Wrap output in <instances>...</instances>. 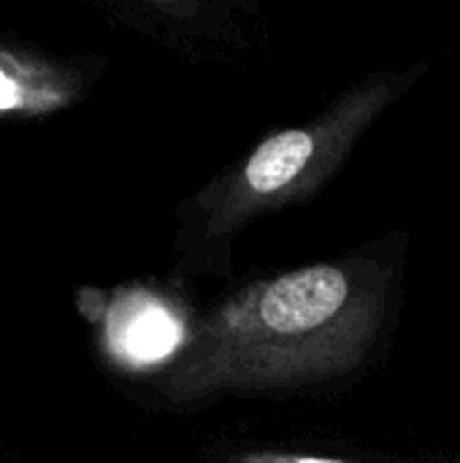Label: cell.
Here are the masks:
<instances>
[{"label": "cell", "mask_w": 460, "mask_h": 463, "mask_svg": "<svg viewBox=\"0 0 460 463\" xmlns=\"http://www.w3.org/2000/svg\"><path fill=\"white\" fill-rule=\"evenodd\" d=\"M388 277L361 260L312 263L244 285L198 323L165 393L174 402L290 393L358 372L385 323Z\"/></svg>", "instance_id": "1"}, {"label": "cell", "mask_w": 460, "mask_h": 463, "mask_svg": "<svg viewBox=\"0 0 460 463\" xmlns=\"http://www.w3.org/2000/svg\"><path fill=\"white\" fill-rule=\"evenodd\" d=\"M423 65L380 71L344 90L312 122L266 136L244 160L195 198V244L209 271H228L230 241L252 220L317 195L347 163L363 133L418 81Z\"/></svg>", "instance_id": "2"}, {"label": "cell", "mask_w": 460, "mask_h": 463, "mask_svg": "<svg viewBox=\"0 0 460 463\" xmlns=\"http://www.w3.org/2000/svg\"><path fill=\"white\" fill-rule=\"evenodd\" d=\"M182 339V320L152 296H127L108 315V345L127 364L146 366L165 361Z\"/></svg>", "instance_id": "3"}, {"label": "cell", "mask_w": 460, "mask_h": 463, "mask_svg": "<svg viewBox=\"0 0 460 463\" xmlns=\"http://www.w3.org/2000/svg\"><path fill=\"white\" fill-rule=\"evenodd\" d=\"M230 463H350L331 458V456H314V453H287V450H241Z\"/></svg>", "instance_id": "4"}, {"label": "cell", "mask_w": 460, "mask_h": 463, "mask_svg": "<svg viewBox=\"0 0 460 463\" xmlns=\"http://www.w3.org/2000/svg\"><path fill=\"white\" fill-rule=\"evenodd\" d=\"M19 103H22V90H19V84L0 68V111L14 109V106H19Z\"/></svg>", "instance_id": "5"}]
</instances>
